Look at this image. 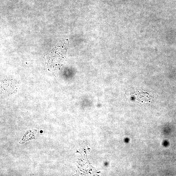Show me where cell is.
Instances as JSON below:
<instances>
[{
	"mask_svg": "<svg viewBox=\"0 0 176 176\" xmlns=\"http://www.w3.org/2000/svg\"><path fill=\"white\" fill-rule=\"evenodd\" d=\"M42 132H43V131H42V130H41V131H40V133H41V134H42Z\"/></svg>",
	"mask_w": 176,
	"mask_h": 176,
	"instance_id": "4",
	"label": "cell"
},
{
	"mask_svg": "<svg viewBox=\"0 0 176 176\" xmlns=\"http://www.w3.org/2000/svg\"><path fill=\"white\" fill-rule=\"evenodd\" d=\"M37 132V130H36L27 131L24 136H23L22 140H21L19 144H23L30 140L35 139V135L36 134Z\"/></svg>",
	"mask_w": 176,
	"mask_h": 176,
	"instance_id": "2",
	"label": "cell"
},
{
	"mask_svg": "<svg viewBox=\"0 0 176 176\" xmlns=\"http://www.w3.org/2000/svg\"><path fill=\"white\" fill-rule=\"evenodd\" d=\"M69 41L68 39L64 40L59 42L56 46L50 51L48 54L45 55V60L48 64L54 63L56 62L61 61L62 60V57L65 56Z\"/></svg>",
	"mask_w": 176,
	"mask_h": 176,
	"instance_id": "1",
	"label": "cell"
},
{
	"mask_svg": "<svg viewBox=\"0 0 176 176\" xmlns=\"http://www.w3.org/2000/svg\"><path fill=\"white\" fill-rule=\"evenodd\" d=\"M3 83H2V87H3L4 90L5 91L9 93L12 92L15 89L14 84L10 80H4Z\"/></svg>",
	"mask_w": 176,
	"mask_h": 176,
	"instance_id": "3",
	"label": "cell"
}]
</instances>
